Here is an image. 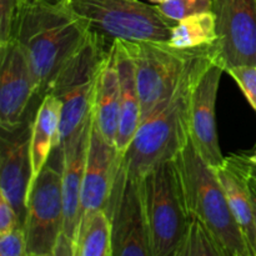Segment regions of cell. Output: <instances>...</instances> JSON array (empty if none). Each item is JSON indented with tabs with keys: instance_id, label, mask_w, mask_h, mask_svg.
<instances>
[{
	"instance_id": "2",
	"label": "cell",
	"mask_w": 256,
	"mask_h": 256,
	"mask_svg": "<svg viewBox=\"0 0 256 256\" xmlns=\"http://www.w3.org/2000/svg\"><path fill=\"white\" fill-rule=\"evenodd\" d=\"M215 45L206 48L190 62L182 82L169 100L142 120L129 148L120 159L119 169L126 176L142 179L162 162H170L190 139V96L192 88L212 55Z\"/></svg>"
},
{
	"instance_id": "26",
	"label": "cell",
	"mask_w": 256,
	"mask_h": 256,
	"mask_svg": "<svg viewBox=\"0 0 256 256\" xmlns=\"http://www.w3.org/2000/svg\"><path fill=\"white\" fill-rule=\"evenodd\" d=\"M0 256H26V234L22 226L0 235Z\"/></svg>"
},
{
	"instance_id": "16",
	"label": "cell",
	"mask_w": 256,
	"mask_h": 256,
	"mask_svg": "<svg viewBox=\"0 0 256 256\" xmlns=\"http://www.w3.org/2000/svg\"><path fill=\"white\" fill-rule=\"evenodd\" d=\"M238 224L242 228L252 256H256V224L250 192V164L242 152L230 154L219 166L212 168Z\"/></svg>"
},
{
	"instance_id": "7",
	"label": "cell",
	"mask_w": 256,
	"mask_h": 256,
	"mask_svg": "<svg viewBox=\"0 0 256 256\" xmlns=\"http://www.w3.org/2000/svg\"><path fill=\"white\" fill-rule=\"evenodd\" d=\"M26 196V256H55L64 228L62 202V152L54 150Z\"/></svg>"
},
{
	"instance_id": "28",
	"label": "cell",
	"mask_w": 256,
	"mask_h": 256,
	"mask_svg": "<svg viewBox=\"0 0 256 256\" xmlns=\"http://www.w3.org/2000/svg\"><path fill=\"white\" fill-rule=\"evenodd\" d=\"M250 192H252V208H254V216H255V224H256V179L250 172Z\"/></svg>"
},
{
	"instance_id": "6",
	"label": "cell",
	"mask_w": 256,
	"mask_h": 256,
	"mask_svg": "<svg viewBox=\"0 0 256 256\" xmlns=\"http://www.w3.org/2000/svg\"><path fill=\"white\" fill-rule=\"evenodd\" d=\"M105 46L106 42L92 32L89 40L65 65L48 92L62 102L56 148L62 146L92 112L98 75L110 45L108 49Z\"/></svg>"
},
{
	"instance_id": "31",
	"label": "cell",
	"mask_w": 256,
	"mask_h": 256,
	"mask_svg": "<svg viewBox=\"0 0 256 256\" xmlns=\"http://www.w3.org/2000/svg\"><path fill=\"white\" fill-rule=\"evenodd\" d=\"M149 2H154V4H156V5H159V4H162V2H168V0H149Z\"/></svg>"
},
{
	"instance_id": "30",
	"label": "cell",
	"mask_w": 256,
	"mask_h": 256,
	"mask_svg": "<svg viewBox=\"0 0 256 256\" xmlns=\"http://www.w3.org/2000/svg\"><path fill=\"white\" fill-rule=\"evenodd\" d=\"M249 164H250V162H249ZM250 172H252V176H254L256 179V165L250 164Z\"/></svg>"
},
{
	"instance_id": "19",
	"label": "cell",
	"mask_w": 256,
	"mask_h": 256,
	"mask_svg": "<svg viewBox=\"0 0 256 256\" xmlns=\"http://www.w3.org/2000/svg\"><path fill=\"white\" fill-rule=\"evenodd\" d=\"M62 102L52 94H45L40 99L32 120L30 129V176L29 189L49 162L52 152L58 145ZM28 189V192H29Z\"/></svg>"
},
{
	"instance_id": "5",
	"label": "cell",
	"mask_w": 256,
	"mask_h": 256,
	"mask_svg": "<svg viewBox=\"0 0 256 256\" xmlns=\"http://www.w3.org/2000/svg\"><path fill=\"white\" fill-rule=\"evenodd\" d=\"M145 212L152 256H175L189 222L174 160L162 162L142 178Z\"/></svg>"
},
{
	"instance_id": "3",
	"label": "cell",
	"mask_w": 256,
	"mask_h": 256,
	"mask_svg": "<svg viewBox=\"0 0 256 256\" xmlns=\"http://www.w3.org/2000/svg\"><path fill=\"white\" fill-rule=\"evenodd\" d=\"M174 162L188 215L199 219L212 232L226 256H252L214 169L202 159L192 138Z\"/></svg>"
},
{
	"instance_id": "13",
	"label": "cell",
	"mask_w": 256,
	"mask_h": 256,
	"mask_svg": "<svg viewBox=\"0 0 256 256\" xmlns=\"http://www.w3.org/2000/svg\"><path fill=\"white\" fill-rule=\"evenodd\" d=\"M216 19V52L225 70L256 65V0H212Z\"/></svg>"
},
{
	"instance_id": "18",
	"label": "cell",
	"mask_w": 256,
	"mask_h": 256,
	"mask_svg": "<svg viewBox=\"0 0 256 256\" xmlns=\"http://www.w3.org/2000/svg\"><path fill=\"white\" fill-rule=\"evenodd\" d=\"M94 125L106 142L116 146L120 115V80L112 42L100 68L92 102Z\"/></svg>"
},
{
	"instance_id": "12",
	"label": "cell",
	"mask_w": 256,
	"mask_h": 256,
	"mask_svg": "<svg viewBox=\"0 0 256 256\" xmlns=\"http://www.w3.org/2000/svg\"><path fill=\"white\" fill-rule=\"evenodd\" d=\"M34 96H39L36 76L26 52L16 39L0 46V126L12 132L29 116Z\"/></svg>"
},
{
	"instance_id": "15",
	"label": "cell",
	"mask_w": 256,
	"mask_h": 256,
	"mask_svg": "<svg viewBox=\"0 0 256 256\" xmlns=\"http://www.w3.org/2000/svg\"><path fill=\"white\" fill-rule=\"evenodd\" d=\"M122 156L92 125L82 194V216L85 212L106 209L116 179ZM82 219V218H80Z\"/></svg>"
},
{
	"instance_id": "10",
	"label": "cell",
	"mask_w": 256,
	"mask_h": 256,
	"mask_svg": "<svg viewBox=\"0 0 256 256\" xmlns=\"http://www.w3.org/2000/svg\"><path fill=\"white\" fill-rule=\"evenodd\" d=\"M94 114L60 146L62 152V202L64 228L55 256H75L76 234L82 218V194L88 150L92 139Z\"/></svg>"
},
{
	"instance_id": "17",
	"label": "cell",
	"mask_w": 256,
	"mask_h": 256,
	"mask_svg": "<svg viewBox=\"0 0 256 256\" xmlns=\"http://www.w3.org/2000/svg\"><path fill=\"white\" fill-rule=\"evenodd\" d=\"M114 45L116 49L120 80V115L116 150L120 156H122L142 124V102L138 89L134 59L129 44L122 40H115Z\"/></svg>"
},
{
	"instance_id": "25",
	"label": "cell",
	"mask_w": 256,
	"mask_h": 256,
	"mask_svg": "<svg viewBox=\"0 0 256 256\" xmlns=\"http://www.w3.org/2000/svg\"><path fill=\"white\" fill-rule=\"evenodd\" d=\"M236 82L246 98L250 106L256 112V65H236L225 70Z\"/></svg>"
},
{
	"instance_id": "23",
	"label": "cell",
	"mask_w": 256,
	"mask_h": 256,
	"mask_svg": "<svg viewBox=\"0 0 256 256\" xmlns=\"http://www.w3.org/2000/svg\"><path fill=\"white\" fill-rule=\"evenodd\" d=\"M25 0H0V46L15 39Z\"/></svg>"
},
{
	"instance_id": "8",
	"label": "cell",
	"mask_w": 256,
	"mask_h": 256,
	"mask_svg": "<svg viewBox=\"0 0 256 256\" xmlns=\"http://www.w3.org/2000/svg\"><path fill=\"white\" fill-rule=\"evenodd\" d=\"M128 44L135 64L142 102V122L154 114L172 98L190 62L206 49L182 50L170 46L168 42H142Z\"/></svg>"
},
{
	"instance_id": "29",
	"label": "cell",
	"mask_w": 256,
	"mask_h": 256,
	"mask_svg": "<svg viewBox=\"0 0 256 256\" xmlns=\"http://www.w3.org/2000/svg\"><path fill=\"white\" fill-rule=\"evenodd\" d=\"M242 155L245 156V159L250 162V164L256 165V150L255 152H242Z\"/></svg>"
},
{
	"instance_id": "27",
	"label": "cell",
	"mask_w": 256,
	"mask_h": 256,
	"mask_svg": "<svg viewBox=\"0 0 256 256\" xmlns=\"http://www.w3.org/2000/svg\"><path fill=\"white\" fill-rule=\"evenodd\" d=\"M22 226L20 218L12 202L0 192V235Z\"/></svg>"
},
{
	"instance_id": "11",
	"label": "cell",
	"mask_w": 256,
	"mask_h": 256,
	"mask_svg": "<svg viewBox=\"0 0 256 256\" xmlns=\"http://www.w3.org/2000/svg\"><path fill=\"white\" fill-rule=\"evenodd\" d=\"M224 64L215 52L200 72L190 96V138L202 159L212 168L225 160L216 130V100Z\"/></svg>"
},
{
	"instance_id": "20",
	"label": "cell",
	"mask_w": 256,
	"mask_h": 256,
	"mask_svg": "<svg viewBox=\"0 0 256 256\" xmlns=\"http://www.w3.org/2000/svg\"><path fill=\"white\" fill-rule=\"evenodd\" d=\"M75 256H112V228L106 209L82 215L76 234Z\"/></svg>"
},
{
	"instance_id": "9",
	"label": "cell",
	"mask_w": 256,
	"mask_h": 256,
	"mask_svg": "<svg viewBox=\"0 0 256 256\" xmlns=\"http://www.w3.org/2000/svg\"><path fill=\"white\" fill-rule=\"evenodd\" d=\"M106 212L112 220V256H152L142 179L118 170Z\"/></svg>"
},
{
	"instance_id": "32",
	"label": "cell",
	"mask_w": 256,
	"mask_h": 256,
	"mask_svg": "<svg viewBox=\"0 0 256 256\" xmlns=\"http://www.w3.org/2000/svg\"><path fill=\"white\" fill-rule=\"evenodd\" d=\"M68 2H72V0H68Z\"/></svg>"
},
{
	"instance_id": "22",
	"label": "cell",
	"mask_w": 256,
	"mask_h": 256,
	"mask_svg": "<svg viewBox=\"0 0 256 256\" xmlns=\"http://www.w3.org/2000/svg\"><path fill=\"white\" fill-rule=\"evenodd\" d=\"M175 256H226L212 232L196 218L189 216Z\"/></svg>"
},
{
	"instance_id": "21",
	"label": "cell",
	"mask_w": 256,
	"mask_h": 256,
	"mask_svg": "<svg viewBox=\"0 0 256 256\" xmlns=\"http://www.w3.org/2000/svg\"><path fill=\"white\" fill-rule=\"evenodd\" d=\"M219 35L212 12H200L179 20L172 28L168 44L182 50L200 49L216 45Z\"/></svg>"
},
{
	"instance_id": "24",
	"label": "cell",
	"mask_w": 256,
	"mask_h": 256,
	"mask_svg": "<svg viewBox=\"0 0 256 256\" xmlns=\"http://www.w3.org/2000/svg\"><path fill=\"white\" fill-rule=\"evenodd\" d=\"M158 6L168 18L179 22L192 15L212 12V0H168Z\"/></svg>"
},
{
	"instance_id": "1",
	"label": "cell",
	"mask_w": 256,
	"mask_h": 256,
	"mask_svg": "<svg viewBox=\"0 0 256 256\" xmlns=\"http://www.w3.org/2000/svg\"><path fill=\"white\" fill-rule=\"evenodd\" d=\"M92 35L68 0H25L15 32L30 60L42 99Z\"/></svg>"
},
{
	"instance_id": "4",
	"label": "cell",
	"mask_w": 256,
	"mask_h": 256,
	"mask_svg": "<svg viewBox=\"0 0 256 256\" xmlns=\"http://www.w3.org/2000/svg\"><path fill=\"white\" fill-rule=\"evenodd\" d=\"M70 5L110 45L115 40L168 42L178 24L158 5L140 0H72Z\"/></svg>"
},
{
	"instance_id": "14",
	"label": "cell",
	"mask_w": 256,
	"mask_h": 256,
	"mask_svg": "<svg viewBox=\"0 0 256 256\" xmlns=\"http://www.w3.org/2000/svg\"><path fill=\"white\" fill-rule=\"evenodd\" d=\"M32 119L12 132L2 130L0 142V192L12 202L22 228L26 218V196L29 189L30 129Z\"/></svg>"
}]
</instances>
